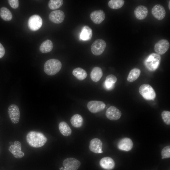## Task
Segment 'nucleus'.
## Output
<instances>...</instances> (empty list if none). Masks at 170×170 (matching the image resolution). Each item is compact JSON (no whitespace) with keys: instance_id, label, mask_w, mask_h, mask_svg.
<instances>
[{"instance_id":"nucleus-20","label":"nucleus","mask_w":170,"mask_h":170,"mask_svg":"<svg viewBox=\"0 0 170 170\" xmlns=\"http://www.w3.org/2000/svg\"><path fill=\"white\" fill-rule=\"evenodd\" d=\"M93 35L92 29L88 26H84L82 28L80 34L81 39L87 41L90 40Z\"/></svg>"},{"instance_id":"nucleus-2","label":"nucleus","mask_w":170,"mask_h":170,"mask_svg":"<svg viewBox=\"0 0 170 170\" xmlns=\"http://www.w3.org/2000/svg\"><path fill=\"white\" fill-rule=\"evenodd\" d=\"M62 67L60 61L56 59H50L47 61L44 65V71L47 75L53 76L57 74Z\"/></svg>"},{"instance_id":"nucleus-16","label":"nucleus","mask_w":170,"mask_h":170,"mask_svg":"<svg viewBox=\"0 0 170 170\" xmlns=\"http://www.w3.org/2000/svg\"><path fill=\"white\" fill-rule=\"evenodd\" d=\"M90 150L95 153H101L102 151V143L100 139L95 138L92 139L89 146Z\"/></svg>"},{"instance_id":"nucleus-3","label":"nucleus","mask_w":170,"mask_h":170,"mask_svg":"<svg viewBox=\"0 0 170 170\" xmlns=\"http://www.w3.org/2000/svg\"><path fill=\"white\" fill-rule=\"evenodd\" d=\"M161 58L157 53H152L145 59L144 64L146 68L150 71L156 70L159 67Z\"/></svg>"},{"instance_id":"nucleus-21","label":"nucleus","mask_w":170,"mask_h":170,"mask_svg":"<svg viewBox=\"0 0 170 170\" xmlns=\"http://www.w3.org/2000/svg\"><path fill=\"white\" fill-rule=\"evenodd\" d=\"M117 81L116 76L113 75H108L104 83V86L107 90L112 89L114 86L115 83Z\"/></svg>"},{"instance_id":"nucleus-25","label":"nucleus","mask_w":170,"mask_h":170,"mask_svg":"<svg viewBox=\"0 0 170 170\" xmlns=\"http://www.w3.org/2000/svg\"><path fill=\"white\" fill-rule=\"evenodd\" d=\"M72 74L77 79L80 80L84 79L87 76V73L83 69L80 67H77L74 69Z\"/></svg>"},{"instance_id":"nucleus-32","label":"nucleus","mask_w":170,"mask_h":170,"mask_svg":"<svg viewBox=\"0 0 170 170\" xmlns=\"http://www.w3.org/2000/svg\"><path fill=\"white\" fill-rule=\"evenodd\" d=\"M162 159L167 158L170 157V146L168 145L164 147L161 151Z\"/></svg>"},{"instance_id":"nucleus-13","label":"nucleus","mask_w":170,"mask_h":170,"mask_svg":"<svg viewBox=\"0 0 170 170\" xmlns=\"http://www.w3.org/2000/svg\"><path fill=\"white\" fill-rule=\"evenodd\" d=\"M65 18V14L63 11L58 10L52 11L49 15V20L56 24L62 23Z\"/></svg>"},{"instance_id":"nucleus-22","label":"nucleus","mask_w":170,"mask_h":170,"mask_svg":"<svg viewBox=\"0 0 170 170\" xmlns=\"http://www.w3.org/2000/svg\"><path fill=\"white\" fill-rule=\"evenodd\" d=\"M103 71L101 68L95 67L92 70L90 74L91 79L94 82L99 81L103 76Z\"/></svg>"},{"instance_id":"nucleus-8","label":"nucleus","mask_w":170,"mask_h":170,"mask_svg":"<svg viewBox=\"0 0 170 170\" xmlns=\"http://www.w3.org/2000/svg\"><path fill=\"white\" fill-rule=\"evenodd\" d=\"M170 46L169 42L165 39H162L156 42L154 46V50L157 54L162 55L168 49Z\"/></svg>"},{"instance_id":"nucleus-27","label":"nucleus","mask_w":170,"mask_h":170,"mask_svg":"<svg viewBox=\"0 0 170 170\" xmlns=\"http://www.w3.org/2000/svg\"><path fill=\"white\" fill-rule=\"evenodd\" d=\"M141 72L140 70L137 68L132 69L130 71L127 77V80L130 82L136 80L139 77Z\"/></svg>"},{"instance_id":"nucleus-12","label":"nucleus","mask_w":170,"mask_h":170,"mask_svg":"<svg viewBox=\"0 0 170 170\" xmlns=\"http://www.w3.org/2000/svg\"><path fill=\"white\" fill-rule=\"evenodd\" d=\"M63 165L65 168L69 170H76L80 167V162L73 158H68L64 160Z\"/></svg>"},{"instance_id":"nucleus-35","label":"nucleus","mask_w":170,"mask_h":170,"mask_svg":"<svg viewBox=\"0 0 170 170\" xmlns=\"http://www.w3.org/2000/svg\"><path fill=\"white\" fill-rule=\"evenodd\" d=\"M170 1H169V3H168V8H169V9L170 10Z\"/></svg>"},{"instance_id":"nucleus-29","label":"nucleus","mask_w":170,"mask_h":170,"mask_svg":"<svg viewBox=\"0 0 170 170\" xmlns=\"http://www.w3.org/2000/svg\"><path fill=\"white\" fill-rule=\"evenodd\" d=\"M124 3L123 0H111L108 2V5L111 9H117L121 8Z\"/></svg>"},{"instance_id":"nucleus-5","label":"nucleus","mask_w":170,"mask_h":170,"mask_svg":"<svg viewBox=\"0 0 170 170\" xmlns=\"http://www.w3.org/2000/svg\"><path fill=\"white\" fill-rule=\"evenodd\" d=\"M106 47V43L104 40L101 39H97L92 44L91 51L93 54L99 55L103 52Z\"/></svg>"},{"instance_id":"nucleus-28","label":"nucleus","mask_w":170,"mask_h":170,"mask_svg":"<svg viewBox=\"0 0 170 170\" xmlns=\"http://www.w3.org/2000/svg\"><path fill=\"white\" fill-rule=\"evenodd\" d=\"M0 16L4 20H10L12 18L11 11L7 8L3 7L0 9Z\"/></svg>"},{"instance_id":"nucleus-30","label":"nucleus","mask_w":170,"mask_h":170,"mask_svg":"<svg viewBox=\"0 0 170 170\" xmlns=\"http://www.w3.org/2000/svg\"><path fill=\"white\" fill-rule=\"evenodd\" d=\"M63 4L62 0H50L48 2V6L50 9L54 10L60 8Z\"/></svg>"},{"instance_id":"nucleus-4","label":"nucleus","mask_w":170,"mask_h":170,"mask_svg":"<svg viewBox=\"0 0 170 170\" xmlns=\"http://www.w3.org/2000/svg\"><path fill=\"white\" fill-rule=\"evenodd\" d=\"M140 94L144 99L148 100H153L156 97V94L153 88L148 84L141 85L139 89Z\"/></svg>"},{"instance_id":"nucleus-23","label":"nucleus","mask_w":170,"mask_h":170,"mask_svg":"<svg viewBox=\"0 0 170 170\" xmlns=\"http://www.w3.org/2000/svg\"><path fill=\"white\" fill-rule=\"evenodd\" d=\"M59 128L61 133L65 136H68L71 133V128L67 123L65 122H61L59 123Z\"/></svg>"},{"instance_id":"nucleus-11","label":"nucleus","mask_w":170,"mask_h":170,"mask_svg":"<svg viewBox=\"0 0 170 170\" xmlns=\"http://www.w3.org/2000/svg\"><path fill=\"white\" fill-rule=\"evenodd\" d=\"M151 13L153 16L159 20L164 18L166 15V10L161 5L157 4L154 6L151 9Z\"/></svg>"},{"instance_id":"nucleus-31","label":"nucleus","mask_w":170,"mask_h":170,"mask_svg":"<svg viewBox=\"0 0 170 170\" xmlns=\"http://www.w3.org/2000/svg\"><path fill=\"white\" fill-rule=\"evenodd\" d=\"M162 119L164 122L167 125L170 124V112L164 110L162 113Z\"/></svg>"},{"instance_id":"nucleus-33","label":"nucleus","mask_w":170,"mask_h":170,"mask_svg":"<svg viewBox=\"0 0 170 170\" xmlns=\"http://www.w3.org/2000/svg\"><path fill=\"white\" fill-rule=\"evenodd\" d=\"M8 2L10 6L14 9L18 8L19 6V2L18 0H8Z\"/></svg>"},{"instance_id":"nucleus-18","label":"nucleus","mask_w":170,"mask_h":170,"mask_svg":"<svg viewBox=\"0 0 170 170\" xmlns=\"http://www.w3.org/2000/svg\"><path fill=\"white\" fill-rule=\"evenodd\" d=\"M148 11L147 8L143 5H139L134 10V14L139 20H143L147 16Z\"/></svg>"},{"instance_id":"nucleus-9","label":"nucleus","mask_w":170,"mask_h":170,"mask_svg":"<svg viewBox=\"0 0 170 170\" xmlns=\"http://www.w3.org/2000/svg\"><path fill=\"white\" fill-rule=\"evenodd\" d=\"M87 107L88 110L92 113H96L102 110L106 105L102 101L93 100L88 102Z\"/></svg>"},{"instance_id":"nucleus-14","label":"nucleus","mask_w":170,"mask_h":170,"mask_svg":"<svg viewBox=\"0 0 170 170\" xmlns=\"http://www.w3.org/2000/svg\"><path fill=\"white\" fill-rule=\"evenodd\" d=\"M105 115L109 119L111 120H116L120 118L122 113L116 107L111 106L107 109Z\"/></svg>"},{"instance_id":"nucleus-24","label":"nucleus","mask_w":170,"mask_h":170,"mask_svg":"<svg viewBox=\"0 0 170 170\" xmlns=\"http://www.w3.org/2000/svg\"><path fill=\"white\" fill-rule=\"evenodd\" d=\"M53 44L52 41L49 39L44 41L41 44L39 50L42 53H47L50 52L52 50Z\"/></svg>"},{"instance_id":"nucleus-17","label":"nucleus","mask_w":170,"mask_h":170,"mask_svg":"<svg viewBox=\"0 0 170 170\" xmlns=\"http://www.w3.org/2000/svg\"><path fill=\"white\" fill-rule=\"evenodd\" d=\"M90 16L93 22L97 24H100L105 18V13L102 10L94 11L90 14Z\"/></svg>"},{"instance_id":"nucleus-6","label":"nucleus","mask_w":170,"mask_h":170,"mask_svg":"<svg viewBox=\"0 0 170 170\" xmlns=\"http://www.w3.org/2000/svg\"><path fill=\"white\" fill-rule=\"evenodd\" d=\"M42 20L41 17L37 14L31 16L28 20V26L31 31H35L39 30L42 26Z\"/></svg>"},{"instance_id":"nucleus-37","label":"nucleus","mask_w":170,"mask_h":170,"mask_svg":"<svg viewBox=\"0 0 170 170\" xmlns=\"http://www.w3.org/2000/svg\"><path fill=\"white\" fill-rule=\"evenodd\" d=\"M60 170H62L63 169V167H61V168H60Z\"/></svg>"},{"instance_id":"nucleus-15","label":"nucleus","mask_w":170,"mask_h":170,"mask_svg":"<svg viewBox=\"0 0 170 170\" xmlns=\"http://www.w3.org/2000/svg\"><path fill=\"white\" fill-rule=\"evenodd\" d=\"M133 146L132 140L128 138H125L121 139L117 144V147L120 150L124 151L131 150Z\"/></svg>"},{"instance_id":"nucleus-1","label":"nucleus","mask_w":170,"mask_h":170,"mask_svg":"<svg viewBox=\"0 0 170 170\" xmlns=\"http://www.w3.org/2000/svg\"><path fill=\"white\" fill-rule=\"evenodd\" d=\"M26 140L27 143L31 146L39 148L45 144L47 141V139L41 132L31 131L27 134Z\"/></svg>"},{"instance_id":"nucleus-7","label":"nucleus","mask_w":170,"mask_h":170,"mask_svg":"<svg viewBox=\"0 0 170 170\" xmlns=\"http://www.w3.org/2000/svg\"><path fill=\"white\" fill-rule=\"evenodd\" d=\"M8 112L12 122L14 124L18 123L20 118V111L18 106L15 104L10 105L8 107Z\"/></svg>"},{"instance_id":"nucleus-36","label":"nucleus","mask_w":170,"mask_h":170,"mask_svg":"<svg viewBox=\"0 0 170 170\" xmlns=\"http://www.w3.org/2000/svg\"><path fill=\"white\" fill-rule=\"evenodd\" d=\"M63 170H69L67 168H63Z\"/></svg>"},{"instance_id":"nucleus-19","label":"nucleus","mask_w":170,"mask_h":170,"mask_svg":"<svg viewBox=\"0 0 170 170\" xmlns=\"http://www.w3.org/2000/svg\"><path fill=\"white\" fill-rule=\"evenodd\" d=\"M99 164L103 169L107 170H111L115 166L114 161L109 157H105L102 158L100 161Z\"/></svg>"},{"instance_id":"nucleus-26","label":"nucleus","mask_w":170,"mask_h":170,"mask_svg":"<svg viewBox=\"0 0 170 170\" xmlns=\"http://www.w3.org/2000/svg\"><path fill=\"white\" fill-rule=\"evenodd\" d=\"M70 122L71 125L74 127L79 128L82 126L83 123V119L80 115H74L71 118Z\"/></svg>"},{"instance_id":"nucleus-34","label":"nucleus","mask_w":170,"mask_h":170,"mask_svg":"<svg viewBox=\"0 0 170 170\" xmlns=\"http://www.w3.org/2000/svg\"><path fill=\"white\" fill-rule=\"evenodd\" d=\"M5 53V49L3 45L0 43V58L3 56Z\"/></svg>"},{"instance_id":"nucleus-10","label":"nucleus","mask_w":170,"mask_h":170,"mask_svg":"<svg viewBox=\"0 0 170 170\" xmlns=\"http://www.w3.org/2000/svg\"><path fill=\"white\" fill-rule=\"evenodd\" d=\"M21 144L18 141H15L14 144L11 145L8 148L9 151L14 156L17 158H20L24 156V153L21 150Z\"/></svg>"}]
</instances>
